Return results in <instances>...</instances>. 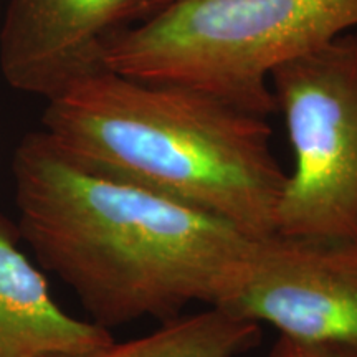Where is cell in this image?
Wrapping results in <instances>:
<instances>
[{"label":"cell","mask_w":357,"mask_h":357,"mask_svg":"<svg viewBox=\"0 0 357 357\" xmlns=\"http://www.w3.org/2000/svg\"><path fill=\"white\" fill-rule=\"evenodd\" d=\"M17 231L38 265L109 329L169 321L190 303L218 306L258 236L190 205L98 176L61 155L42 131L12 159Z\"/></svg>","instance_id":"obj_1"},{"label":"cell","mask_w":357,"mask_h":357,"mask_svg":"<svg viewBox=\"0 0 357 357\" xmlns=\"http://www.w3.org/2000/svg\"><path fill=\"white\" fill-rule=\"evenodd\" d=\"M42 132L77 166L275 234L287 172L265 116L176 83L101 68L47 100Z\"/></svg>","instance_id":"obj_2"},{"label":"cell","mask_w":357,"mask_h":357,"mask_svg":"<svg viewBox=\"0 0 357 357\" xmlns=\"http://www.w3.org/2000/svg\"><path fill=\"white\" fill-rule=\"evenodd\" d=\"M357 30V0H172L116 33L102 66L123 77L211 93L275 113V68Z\"/></svg>","instance_id":"obj_3"},{"label":"cell","mask_w":357,"mask_h":357,"mask_svg":"<svg viewBox=\"0 0 357 357\" xmlns=\"http://www.w3.org/2000/svg\"><path fill=\"white\" fill-rule=\"evenodd\" d=\"M270 86L293 153L275 234L357 240V32L280 65Z\"/></svg>","instance_id":"obj_4"},{"label":"cell","mask_w":357,"mask_h":357,"mask_svg":"<svg viewBox=\"0 0 357 357\" xmlns=\"http://www.w3.org/2000/svg\"><path fill=\"white\" fill-rule=\"evenodd\" d=\"M218 306L294 341L357 344V240L258 236Z\"/></svg>","instance_id":"obj_5"},{"label":"cell","mask_w":357,"mask_h":357,"mask_svg":"<svg viewBox=\"0 0 357 357\" xmlns=\"http://www.w3.org/2000/svg\"><path fill=\"white\" fill-rule=\"evenodd\" d=\"M172 0H8L0 24V71L12 88L45 100L105 68L116 33Z\"/></svg>","instance_id":"obj_6"},{"label":"cell","mask_w":357,"mask_h":357,"mask_svg":"<svg viewBox=\"0 0 357 357\" xmlns=\"http://www.w3.org/2000/svg\"><path fill=\"white\" fill-rule=\"evenodd\" d=\"M19 236L0 215V357L78 354L114 341L108 329L53 301L45 276L17 247Z\"/></svg>","instance_id":"obj_7"},{"label":"cell","mask_w":357,"mask_h":357,"mask_svg":"<svg viewBox=\"0 0 357 357\" xmlns=\"http://www.w3.org/2000/svg\"><path fill=\"white\" fill-rule=\"evenodd\" d=\"M261 341V324L208 306L194 314L164 321L147 336L126 342L111 341L78 354L47 357H240Z\"/></svg>","instance_id":"obj_8"},{"label":"cell","mask_w":357,"mask_h":357,"mask_svg":"<svg viewBox=\"0 0 357 357\" xmlns=\"http://www.w3.org/2000/svg\"><path fill=\"white\" fill-rule=\"evenodd\" d=\"M268 357H357V344L306 342L280 336Z\"/></svg>","instance_id":"obj_9"},{"label":"cell","mask_w":357,"mask_h":357,"mask_svg":"<svg viewBox=\"0 0 357 357\" xmlns=\"http://www.w3.org/2000/svg\"><path fill=\"white\" fill-rule=\"evenodd\" d=\"M356 32H357V30H356Z\"/></svg>","instance_id":"obj_10"}]
</instances>
